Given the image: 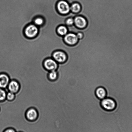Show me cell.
<instances>
[{
	"instance_id": "9c48e42d",
	"label": "cell",
	"mask_w": 132,
	"mask_h": 132,
	"mask_svg": "<svg viewBox=\"0 0 132 132\" xmlns=\"http://www.w3.org/2000/svg\"><path fill=\"white\" fill-rule=\"evenodd\" d=\"M20 88L21 86L18 81L15 79H12L10 81L7 89L8 91L16 94L20 91Z\"/></svg>"
},
{
	"instance_id": "277c9868",
	"label": "cell",
	"mask_w": 132,
	"mask_h": 132,
	"mask_svg": "<svg viewBox=\"0 0 132 132\" xmlns=\"http://www.w3.org/2000/svg\"><path fill=\"white\" fill-rule=\"evenodd\" d=\"M43 66L45 70L48 72L57 70L59 64L52 58L46 59L43 61Z\"/></svg>"
},
{
	"instance_id": "e0dca14e",
	"label": "cell",
	"mask_w": 132,
	"mask_h": 132,
	"mask_svg": "<svg viewBox=\"0 0 132 132\" xmlns=\"http://www.w3.org/2000/svg\"><path fill=\"white\" fill-rule=\"evenodd\" d=\"M16 94L12 92L8 91L7 92L6 95V100L12 102L16 98Z\"/></svg>"
},
{
	"instance_id": "30bf717a",
	"label": "cell",
	"mask_w": 132,
	"mask_h": 132,
	"mask_svg": "<svg viewBox=\"0 0 132 132\" xmlns=\"http://www.w3.org/2000/svg\"><path fill=\"white\" fill-rule=\"evenodd\" d=\"M11 79L7 73L2 72L0 73V88L6 89Z\"/></svg>"
},
{
	"instance_id": "7a4b0ae2",
	"label": "cell",
	"mask_w": 132,
	"mask_h": 132,
	"mask_svg": "<svg viewBox=\"0 0 132 132\" xmlns=\"http://www.w3.org/2000/svg\"><path fill=\"white\" fill-rule=\"evenodd\" d=\"M56 9L59 13L62 15L69 14L70 11V5L66 0H60L56 4Z\"/></svg>"
},
{
	"instance_id": "3957f363",
	"label": "cell",
	"mask_w": 132,
	"mask_h": 132,
	"mask_svg": "<svg viewBox=\"0 0 132 132\" xmlns=\"http://www.w3.org/2000/svg\"><path fill=\"white\" fill-rule=\"evenodd\" d=\"M39 32L38 27L33 23L30 24L26 27L24 30V33L27 38H32L38 35Z\"/></svg>"
},
{
	"instance_id": "ac0fdd59",
	"label": "cell",
	"mask_w": 132,
	"mask_h": 132,
	"mask_svg": "<svg viewBox=\"0 0 132 132\" xmlns=\"http://www.w3.org/2000/svg\"><path fill=\"white\" fill-rule=\"evenodd\" d=\"M74 19L73 17H69L65 21V24L67 27L72 26L74 25Z\"/></svg>"
},
{
	"instance_id": "2e32d148",
	"label": "cell",
	"mask_w": 132,
	"mask_h": 132,
	"mask_svg": "<svg viewBox=\"0 0 132 132\" xmlns=\"http://www.w3.org/2000/svg\"><path fill=\"white\" fill-rule=\"evenodd\" d=\"M7 93L5 89L0 88V102H4L6 100Z\"/></svg>"
},
{
	"instance_id": "5b68a950",
	"label": "cell",
	"mask_w": 132,
	"mask_h": 132,
	"mask_svg": "<svg viewBox=\"0 0 132 132\" xmlns=\"http://www.w3.org/2000/svg\"><path fill=\"white\" fill-rule=\"evenodd\" d=\"M52 58L58 64L63 63L67 60V56L63 51L58 50L53 52Z\"/></svg>"
},
{
	"instance_id": "9a60e30c",
	"label": "cell",
	"mask_w": 132,
	"mask_h": 132,
	"mask_svg": "<svg viewBox=\"0 0 132 132\" xmlns=\"http://www.w3.org/2000/svg\"><path fill=\"white\" fill-rule=\"evenodd\" d=\"M45 23L44 19L42 16H37L33 19V23L38 27L42 26Z\"/></svg>"
},
{
	"instance_id": "52a82bcc",
	"label": "cell",
	"mask_w": 132,
	"mask_h": 132,
	"mask_svg": "<svg viewBox=\"0 0 132 132\" xmlns=\"http://www.w3.org/2000/svg\"><path fill=\"white\" fill-rule=\"evenodd\" d=\"M63 38L65 43L70 46L75 45L79 40L76 34L73 33H68L63 37Z\"/></svg>"
},
{
	"instance_id": "44dd1931",
	"label": "cell",
	"mask_w": 132,
	"mask_h": 132,
	"mask_svg": "<svg viewBox=\"0 0 132 132\" xmlns=\"http://www.w3.org/2000/svg\"><path fill=\"white\" fill-rule=\"evenodd\" d=\"M0 111H1V108H0Z\"/></svg>"
},
{
	"instance_id": "ba28073f",
	"label": "cell",
	"mask_w": 132,
	"mask_h": 132,
	"mask_svg": "<svg viewBox=\"0 0 132 132\" xmlns=\"http://www.w3.org/2000/svg\"><path fill=\"white\" fill-rule=\"evenodd\" d=\"M74 24L79 29H83L86 28L88 24L86 19L84 16H78L74 18Z\"/></svg>"
},
{
	"instance_id": "6da1fadb",
	"label": "cell",
	"mask_w": 132,
	"mask_h": 132,
	"mask_svg": "<svg viewBox=\"0 0 132 132\" xmlns=\"http://www.w3.org/2000/svg\"><path fill=\"white\" fill-rule=\"evenodd\" d=\"M101 105L104 110L106 111H113L116 109L117 103L113 98L107 97L101 100Z\"/></svg>"
},
{
	"instance_id": "7c38bea8",
	"label": "cell",
	"mask_w": 132,
	"mask_h": 132,
	"mask_svg": "<svg viewBox=\"0 0 132 132\" xmlns=\"http://www.w3.org/2000/svg\"><path fill=\"white\" fill-rule=\"evenodd\" d=\"M59 76V72L57 70H53L48 72V78L51 81H56L58 79Z\"/></svg>"
},
{
	"instance_id": "4fadbf2b",
	"label": "cell",
	"mask_w": 132,
	"mask_h": 132,
	"mask_svg": "<svg viewBox=\"0 0 132 132\" xmlns=\"http://www.w3.org/2000/svg\"><path fill=\"white\" fill-rule=\"evenodd\" d=\"M81 10V6L80 4L78 2H74L70 4V11L73 13L77 14L80 12Z\"/></svg>"
},
{
	"instance_id": "5bb4252c",
	"label": "cell",
	"mask_w": 132,
	"mask_h": 132,
	"mask_svg": "<svg viewBox=\"0 0 132 132\" xmlns=\"http://www.w3.org/2000/svg\"><path fill=\"white\" fill-rule=\"evenodd\" d=\"M57 32L59 35L63 37L64 36L69 32L67 27L64 25H61L57 27Z\"/></svg>"
},
{
	"instance_id": "d6986e66",
	"label": "cell",
	"mask_w": 132,
	"mask_h": 132,
	"mask_svg": "<svg viewBox=\"0 0 132 132\" xmlns=\"http://www.w3.org/2000/svg\"><path fill=\"white\" fill-rule=\"evenodd\" d=\"M76 34L79 39H82L84 36V34L81 32H78V33H76Z\"/></svg>"
},
{
	"instance_id": "8fae6325",
	"label": "cell",
	"mask_w": 132,
	"mask_h": 132,
	"mask_svg": "<svg viewBox=\"0 0 132 132\" xmlns=\"http://www.w3.org/2000/svg\"><path fill=\"white\" fill-rule=\"evenodd\" d=\"M107 90L103 87H98L95 90L96 96L101 100L107 97Z\"/></svg>"
},
{
	"instance_id": "8992f818",
	"label": "cell",
	"mask_w": 132,
	"mask_h": 132,
	"mask_svg": "<svg viewBox=\"0 0 132 132\" xmlns=\"http://www.w3.org/2000/svg\"><path fill=\"white\" fill-rule=\"evenodd\" d=\"M39 114L36 109L32 107L28 109L25 113L27 120L30 122H34L36 121Z\"/></svg>"
},
{
	"instance_id": "ffe728a7",
	"label": "cell",
	"mask_w": 132,
	"mask_h": 132,
	"mask_svg": "<svg viewBox=\"0 0 132 132\" xmlns=\"http://www.w3.org/2000/svg\"><path fill=\"white\" fill-rule=\"evenodd\" d=\"M3 132H16V130L13 128H8L5 129Z\"/></svg>"
},
{
	"instance_id": "7402d4cb",
	"label": "cell",
	"mask_w": 132,
	"mask_h": 132,
	"mask_svg": "<svg viewBox=\"0 0 132 132\" xmlns=\"http://www.w3.org/2000/svg\"></svg>"
}]
</instances>
